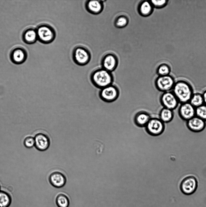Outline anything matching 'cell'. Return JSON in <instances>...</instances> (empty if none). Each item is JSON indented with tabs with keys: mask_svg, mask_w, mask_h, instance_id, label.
I'll return each mask as SVG.
<instances>
[{
	"mask_svg": "<svg viewBox=\"0 0 206 207\" xmlns=\"http://www.w3.org/2000/svg\"><path fill=\"white\" fill-rule=\"evenodd\" d=\"M118 63V60L115 55L111 53L107 54L102 58V68L111 72L116 69Z\"/></svg>",
	"mask_w": 206,
	"mask_h": 207,
	"instance_id": "15",
	"label": "cell"
},
{
	"mask_svg": "<svg viewBox=\"0 0 206 207\" xmlns=\"http://www.w3.org/2000/svg\"><path fill=\"white\" fill-rule=\"evenodd\" d=\"M173 110L163 107L159 114V118L163 123H168L171 122L174 117Z\"/></svg>",
	"mask_w": 206,
	"mask_h": 207,
	"instance_id": "20",
	"label": "cell"
},
{
	"mask_svg": "<svg viewBox=\"0 0 206 207\" xmlns=\"http://www.w3.org/2000/svg\"><path fill=\"white\" fill-rule=\"evenodd\" d=\"M86 8L87 11L93 14L101 12L103 9L102 2L99 0H89L86 3Z\"/></svg>",
	"mask_w": 206,
	"mask_h": 207,
	"instance_id": "18",
	"label": "cell"
},
{
	"mask_svg": "<svg viewBox=\"0 0 206 207\" xmlns=\"http://www.w3.org/2000/svg\"><path fill=\"white\" fill-rule=\"evenodd\" d=\"M152 5L150 1H144L140 4L139 11L140 14L146 16L150 15L152 11Z\"/></svg>",
	"mask_w": 206,
	"mask_h": 207,
	"instance_id": "21",
	"label": "cell"
},
{
	"mask_svg": "<svg viewBox=\"0 0 206 207\" xmlns=\"http://www.w3.org/2000/svg\"><path fill=\"white\" fill-rule=\"evenodd\" d=\"M72 56L75 62L79 65L87 64L91 58L89 51L86 48L81 46H76L74 48Z\"/></svg>",
	"mask_w": 206,
	"mask_h": 207,
	"instance_id": "6",
	"label": "cell"
},
{
	"mask_svg": "<svg viewBox=\"0 0 206 207\" xmlns=\"http://www.w3.org/2000/svg\"><path fill=\"white\" fill-rule=\"evenodd\" d=\"M172 91L180 104L189 102L194 93L192 85L188 81L183 79L175 81Z\"/></svg>",
	"mask_w": 206,
	"mask_h": 207,
	"instance_id": "1",
	"label": "cell"
},
{
	"mask_svg": "<svg viewBox=\"0 0 206 207\" xmlns=\"http://www.w3.org/2000/svg\"><path fill=\"white\" fill-rule=\"evenodd\" d=\"M195 115L206 122V105L204 104L195 108Z\"/></svg>",
	"mask_w": 206,
	"mask_h": 207,
	"instance_id": "25",
	"label": "cell"
},
{
	"mask_svg": "<svg viewBox=\"0 0 206 207\" xmlns=\"http://www.w3.org/2000/svg\"><path fill=\"white\" fill-rule=\"evenodd\" d=\"M178 112L182 120L187 121L195 115V108L189 102L180 103Z\"/></svg>",
	"mask_w": 206,
	"mask_h": 207,
	"instance_id": "11",
	"label": "cell"
},
{
	"mask_svg": "<svg viewBox=\"0 0 206 207\" xmlns=\"http://www.w3.org/2000/svg\"><path fill=\"white\" fill-rule=\"evenodd\" d=\"M186 125L191 131L198 132L204 129L206 126V122L195 115L186 121Z\"/></svg>",
	"mask_w": 206,
	"mask_h": 207,
	"instance_id": "13",
	"label": "cell"
},
{
	"mask_svg": "<svg viewBox=\"0 0 206 207\" xmlns=\"http://www.w3.org/2000/svg\"><path fill=\"white\" fill-rule=\"evenodd\" d=\"M22 38L23 41L26 43H34L38 39L36 28L32 27L27 28L22 33Z\"/></svg>",
	"mask_w": 206,
	"mask_h": 207,
	"instance_id": "16",
	"label": "cell"
},
{
	"mask_svg": "<svg viewBox=\"0 0 206 207\" xmlns=\"http://www.w3.org/2000/svg\"><path fill=\"white\" fill-rule=\"evenodd\" d=\"M146 132L154 136L162 134L165 129V123L159 118H151L145 126Z\"/></svg>",
	"mask_w": 206,
	"mask_h": 207,
	"instance_id": "8",
	"label": "cell"
},
{
	"mask_svg": "<svg viewBox=\"0 0 206 207\" xmlns=\"http://www.w3.org/2000/svg\"><path fill=\"white\" fill-rule=\"evenodd\" d=\"M189 103L195 108H197L204 104L202 93H194L191 97Z\"/></svg>",
	"mask_w": 206,
	"mask_h": 207,
	"instance_id": "22",
	"label": "cell"
},
{
	"mask_svg": "<svg viewBox=\"0 0 206 207\" xmlns=\"http://www.w3.org/2000/svg\"><path fill=\"white\" fill-rule=\"evenodd\" d=\"M56 204L58 207H69L70 204V198L65 193H58L54 198Z\"/></svg>",
	"mask_w": 206,
	"mask_h": 207,
	"instance_id": "19",
	"label": "cell"
},
{
	"mask_svg": "<svg viewBox=\"0 0 206 207\" xmlns=\"http://www.w3.org/2000/svg\"><path fill=\"white\" fill-rule=\"evenodd\" d=\"M36 29L37 39L42 43L45 44L50 43L55 38L56 32L54 29L48 24H40Z\"/></svg>",
	"mask_w": 206,
	"mask_h": 207,
	"instance_id": "3",
	"label": "cell"
},
{
	"mask_svg": "<svg viewBox=\"0 0 206 207\" xmlns=\"http://www.w3.org/2000/svg\"><path fill=\"white\" fill-rule=\"evenodd\" d=\"M167 1L162 0H151L150 1L152 6L157 8H160L164 6L167 3Z\"/></svg>",
	"mask_w": 206,
	"mask_h": 207,
	"instance_id": "28",
	"label": "cell"
},
{
	"mask_svg": "<svg viewBox=\"0 0 206 207\" xmlns=\"http://www.w3.org/2000/svg\"><path fill=\"white\" fill-rule=\"evenodd\" d=\"M24 145L27 148H31L35 145L34 138L29 136L26 137L24 142Z\"/></svg>",
	"mask_w": 206,
	"mask_h": 207,
	"instance_id": "27",
	"label": "cell"
},
{
	"mask_svg": "<svg viewBox=\"0 0 206 207\" xmlns=\"http://www.w3.org/2000/svg\"><path fill=\"white\" fill-rule=\"evenodd\" d=\"M128 20L126 17L124 16L119 17L115 22V25L117 27H123L127 25Z\"/></svg>",
	"mask_w": 206,
	"mask_h": 207,
	"instance_id": "26",
	"label": "cell"
},
{
	"mask_svg": "<svg viewBox=\"0 0 206 207\" xmlns=\"http://www.w3.org/2000/svg\"><path fill=\"white\" fill-rule=\"evenodd\" d=\"M202 94L203 97L204 104L206 105V88L203 90Z\"/></svg>",
	"mask_w": 206,
	"mask_h": 207,
	"instance_id": "29",
	"label": "cell"
},
{
	"mask_svg": "<svg viewBox=\"0 0 206 207\" xmlns=\"http://www.w3.org/2000/svg\"><path fill=\"white\" fill-rule=\"evenodd\" d=\"M11 202L10 195L5 192L0 191V207H8Z\"/></svg>",
	"mask_w": 206,
	"mask_h": 207,
	"instance_id": "23",
	"label": "cell"
},
{
	"mask_svg": "<svg viewBox=\"0 0 206 207\" xmlns=\"http://www.w3.org/2000/svg\"><path fill=\"white\" fill-rule=\"evenodd\" d=\"M27 57V53L23 47L16 46L11 50L10 58L11 61L15 64H20L24 62Z\"/></svg>",
	"mask_w": 206,
	"mask_h": 207,
	"instance_id": "10",
	"label": "cell"
},
{
	"mask_svg": "<svg viewBox=\"0 0 206 207\" xmlns=\"http://www.w3.org/2000/svg\"><path fill=\"white\" fill-rule=\"evenodd\" d=\"M176 81L171 75L165 76H158L155 81L156 89L163 92L172 91Z\"/></svg>",
	"mask_w": 206,
	"mask_h": 207,
	"instance_id": "4",
	"label": "cell"
},
{
	"mask_svg": "<svg viewBox=\"0 0 206 207\" xmlns=\"http://www.w3.org/2000/svg\"><path fill=\"white\" fill-rule=\"evenodd\" d=\"M90 80L95 86L101 89L113 84L114 78L111 72L101 68H97L91 73Z\"/></svg>",
	"mask_w": 206,
	"mask_h": 207,
	"instance_id": "2",
	"label": "cell"
},
{
	"mask_svg": "<svg viewBox=\"0 0 206 207\" xmlns=\"http://www.w3.org/2000/svg\"><path fill=\"white\" fill-rule=\"evenodd\" d=\"M48 181L52 186L59 188L65 185L66 182V178L63 172L60 171H55L50 174Z\"/></svg>",
	"mask_w": 206,
	"mask_h": 207,
	"instance_id": "12",
	"label": "cell"
},
{
	"mask_svg": "<svg viewBox=\"0 0 206 207\" xmlns=\"http://www.w3.org/2000/svg\"><path fill=\"white\" fill-rule=\"evenodd\" d=\"M160 102L163 107L174 110L180 104L172 91L163 92L161 95Z\"/></svg>",
	"mask_w": 206,
	"mask_h": 207,
	"instance_id": "9",
	"label": "cell"
},
{
	"mask_svg": "<svg viewBox=\"0 0 206 207\" xmlns=\"http://www.w3.org/2000/svg\"></svg>",
	"mask_w": 206,
	"mask_h": 207,
	"instance_id": "30",
	"label": "cell"
},
{
	"mask_svg": "<svg viewBox=\"0 0 206 207\" xmlns=\"http://www.w3.org/2000/svg\"><path fill=\"white\" fill-rule=\"evenodd\" d=\"M171 68L170 66L166 64H162L159 65L156 70V73L158 76H165L170 74Z\"/></svg>",
	"mask_w": 206,
	"mask_h": 207,
	"instance_id": "24",
	"label": "cell"
},
{
	"mask_svg": "<svg viewBox=\"0 0 206 207\" xmlns=\"http://www.w3.org/2000/svg\"><path fill=\"white\" fill-rule=\"evenodd\" d=\"M198 182L196 178L193 175H188L183 178L179 185L181 192L186 195H191L196 190Z\"/></svg>",
	"mask_w": 206,
	"mask_h": 207,
	"instance_id": "7",
	"label": "cell"
},
{
	"mask_svg": "<svg viewBox=\"0 0 206 207\" xmlns=\"http://www.w3.org/2000/svg\"><path fill=\"white\" fill-rule=\"evenodd\" d=\"M100 89L99 92V97L105 102H113L116 100L119 96L118 88L113 84Z\"/></svg>",
	"mask_w": 206,
	"mask_h": 207,
	"instance_id": "5",
	"label": "cell"
},
{
	"mask_svg": "<svg viewBox=\"0 0 206 207\" xmlns=\"http://www.w3.org/2000/svg\"><path fill=\"white\" fill-rule=\"evenodd\" d=\"M34 139V146L38 150L45 151L49 148L50 140L49 137L47 134L43 133H38L36 135Z\"/></svg>",
	"mask_w": 206,
	"mask_h": 207,
	"instance_id": "14",
	"label": "cell"
},
{
	"mask_svg": "<svg viewBox=\"0 0 206 207\" xmlns=\"http://www.w3.org/2000/svg\"><path fill=\"white\" fill-rule=\"evenodd\" d=\"M151 117L150 115L145 111L137 112L134 118L135 124L139 127H144L146 126Z\"/></svg>",
	"mask_w": 206,
	"mask_h": 207,
	"instance_id": "17",
	"label": "cell"
}]
</instances>
